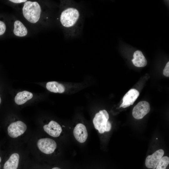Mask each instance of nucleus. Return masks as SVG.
I'll use <instances>...</instances> for the list:
<instances>
[{"mask_svg":"<svg viewBox=\"0 0 169 169\" xmlns=\"http://www.w3.org/2000/svg\"><path fill=\"white\" fill-rule=\"evenodd\" d=\"M43 128L48 134L54 137L59 136L62 131L59 124L54 120H51L48 124L44 125Z\"/></svg>","mask_w":169,"mask_h":169,"instance_id":"9","label":"nucleus"},{"mask_svg":"<svg viewBox=\"0 0 169 169\" xmlns=\"http://www.w3.org/2000/svg\"><path fill=\"white\" fill-rule=\"evenodd\" d=\"M52 169H61L59 167H54V168H52Z\"/></svg>","mask_w":169,"mask_h":169,"instance_id":"20","label":"nucleus"},{"mask_svg":"<svg viewBox=\"0 0 169 169\" xmlns=\"http://www.w3.org/2000/svg\"><path fill=\"white\" fill-rule=\"evenodd\" d=\"M139 95V91L134 89H130L124 95L120 107L126 108L132 105Z\"/></svg>","mask_w":169,"mask_h":169,"instance_id":"8","label":"nucleus"},{"mask_svg":"<svg viewBox=\"0 0 169 169\" xmlns=\"http://www.w3.org/2000/svg\"><path fill=\"white\" fill-rule=\"evenodd\" d=\"M150 110V105L145 101L139 102L133 109L132 115L136 119L143 118Z\"/></svg>","mask_w":169,"mask_h":169,"instance_id":"6","label":"nucleus"},{"mask_svg":"<svg viewBox=\"0 0 169 169\" xmlns=\"http://www.w3.org/2000/svg\"></svg>","mask_w":169,"mask_h":169,"instance_id":"23","label":"nucleus"},{"mask_svg":"<svg viewBox=\"0 0 169 169\" xmlns=\"http://www.w3.org/2000/svg\"><path fill=\"white\" fill-rule=\"evenodd\" d=\"M75 139L79 142H85L88 137V133L85 126L83 124H78L73 131Z\"/></svg>","mask_w":169,"mask_h":169,"instance_id":"10","label":"nucleus"},{"mask_svg":"<svg viewBox=\"0 0 169 169\" xmlns=\"http://www.w3.org/2000/svg\"><path fill=\"white\" fill-rule=\"evenodd\" d=\"M27 129L26 125L21 121H17L10 124L8 128V135L16 138L23 134Z\"/></svg>","mask_w":169,"mask_h":169,"instance_id":"5","label":"nucleus"},{"mask_svg":"<svg viewBox=\"0 0 169 169\" xmlns=\"http://www.w3.org/2000/svg\"><path fill=\"white\" fill-rule=\"evenodd\" d=\"M19 156L17 153L12 154L5 163L3 169H17L19 162Z\"/></svg>","mask_w":169,"mask_h":169,"instance_id":"12","label":"nucleus"},{"mask_svg":"<svg viewBox=\"0 0 169 169\" xmlns=\"http://www.w3.org/2000/svg\"><path fill=\"white\" fill-rule=\"evenodd\" d=\"M164 154L163 150L160 149L156 151L151 155L148 156L145 161L146 166L148 168L155 169Z\"/></svg>","mask_w":169,"mask_h":169,"instance_id":"7","label":"nucleus"},{"mask_svg":"<svg viewBox=\"0 0 169 169\" xmlns=\"http://www.w3.org/2000/svg\"><path fill=\"white\" fill-rule=\"evenodd\" d=\"M46 88L49 91L55 93H62L65 90L64 86L56 81H50L46 84Z\"/></svg>","mask_w":169,"mask_h":169,"instance_id":"14","label":"nucleus"},{"mask_svg":"<svg viewBox=\"0 0 169 169\" xmlns=\"http://www.w3.org/2000/svg\"><path fill=\"white\" fill-rule=\"evenodd\" d=\"M41 12V7L36 2L27 1L23 8L24 17L32 23H35L39 20Z\"/></svg>","mask_w":169,"mask_h":169,"instance_id":"2","label":"nucleus"},{"mask_svg":"<svg viewBox=\"0 0 169 169\" xmlns=\"http://www.w3.org/2000/svg\"><path fill=\"white\" fill-rule=\"evenodd\" d=\"M33 96L32 93L27 91H23L18 92L15 98V102L18 105H22L28 100L31 99Z\"/></svg>","mask_w":169,"mask_h":169,"instance_id":"13","label":"nucleus"},{"mask_svg":"<svg viewBox=\"0 0 169 169\" xmlns=\"http://www.w3.org/2000/svg\"><path fill=\"white\" fill-rule=\"evenodd\" d=\"M169 164V157L167 156L162 157L158 163L156 169H166Z\"/></svg>","mask_w":169,"mask_h":169,"instance_id":"16","label":"nucleus"},{"mask_svg":"<svg viewBox=\"0 0 169 169\" xmlns=\"http://www.w3.org/2000/svg\"><path fill=\"white\" fill-rule=\"evenodd\" d=\"M14 26L13 33L15 35L19 37H23L27 34L28 31L27 28L20 21H16Z\"/></svg>","mask_w":169,"mask_h":169,"instance_id":"15","label":"nucleus"},{"mask_svg":"<svg viewBox=\"0 0 169 169\" xmlns=\"http://www.w3.org/2000/svg\"><path fill=\"white\" fill-rule=\"evenodd\" d=\"M9 1L14 3H21L27 2L26 0H10Z\"/></svg>","mask_w":169,"mask_h":169,"instance_id":"19","label":"nucleus"},{"mask_svg":"<svg viewBox=\"0 0 169 169\" xmlns=\"http://www.w3.org/2000/svg\"><path fill=\"white\" fill-rule=\"evenodd\" d=\"M1 97H0V104L1 103Z\"/></svg>","mask_w":169,"mask_h":169,"instance_id":"21","label":"nucleus"},{"mask_svg":"<svg viewBox=\"0 0 169 169\" xmlns=\"http://www.w3.org/2000/svg\"><path fill=\"white\" fill-rule=\"evenodd\" d=\"M163 75L166 77H169V62L166 64L163 70Z\"/></svg>","mask_w":169,"mask_h":169,"instance_id":"17","label":"nucleus"},{"mask_svg":"<svg viewBox=\"0 0 169 169\" xmlns=\"http://www.w3.org/2000/svg\"><path fill=\"white\" fill-rule=\"evenodd\" d=\"M80 18V12L77 8L68 5L61 13L60 22L66 29L70 30L77 25Z\"/></svg>","mask_w":169,"mask_h":169,"instance_id":"1","label":"nucleus"},{"mask_svg":"<svg viewBox=\"0 0 169 169\" xmlns=\"http://www.w3.org/2000/svg\"><path fill=\"white\" fill-rule=\"evenodd\" d=\"M39 149L43 153L47 154L52 153L57 147V144L53 139L48 138H42L37 142Z\"/></svg>","mask_w":169,"mask_h":169,"instance_id":"4","label":"nucleus"},{"mask_svg":"<svg viewBox=\"0 0 169 169\" xmlns=\"http://www.w3.org/2000/svg\"><path fill=\"white\" fill-rule=\"evenodd\" d=\"M6 26L4 23L0 21V35H3L5 32Z\"/></svg>","mask_w":169,"mask_h":169,"instance_id":"18","label":"nucleus"},{"mask_svg":"<svg viewBox=\"0 0 169 169\" xmlns=\"http://www.w3.org/2000/svg\"><path fill=\"white\" fill-rule=\"evenodd\" d=\"M109 118V114L105 110H100L95 115L93 122L95 129L99 133L102 134L110 131L111 125L108 120Z\"/></svg>","mask_w":169,"mask_h":169,"instance_id":"3","label":"nucleus"},{"mask_svg":"<svg viewBox=\"0 0 169 169\" xmlns=\"http://www.w3.org/2000/svg\"><path fill=\"white\" fill-rule=\"evenodd\" d=\"M131 61L134 65L139 67L145 66L147 64V60L142 52L138 50L135 51Z\"/></svg>","mask_w":169,"mask_h":169,"instance_id":"11","label":"nucleus"},{"mask_svg":"<svg viewBox=\"0 0 169 169\" xmlns=\"http://www.w3.org/2000/svg\"><path fill=\"white\" fill-rule=\"evenodd\" d=\"M1 157H0V162H1Z\"/></svg>","mask_w":169,"mask_h":169,"instance_id":"22","label":"nucleus"}]
</instances>
